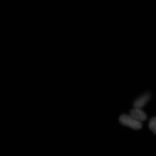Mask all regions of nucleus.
<instances>
[{"mask_svg": "<svg viewBox=\"0 0 156 156\" xmlns=\"http://www.w3.org/2000/svg\"><path fill=\"white\" fill-rule=\"evenodd\" d=\"M119 122L123 126L130 127L134 130H139L142 127V123L134 119L130 115H122L120 117Z\"/></svg>", "mask_w": 156, "mask_h": 156, "instance_id": "nucleus-1", "label": "nucleus"}, {"mask_svg": "<svg viewBox=\"0 0 156 156\" xmlns=\"http://www.w3.org/2000/svg\"><path fill=\"white\" fill-rule=\"evenodd\" d=\"M130 116L138 122H142L147 119V115L141 109L134 108L130 112Z\"/></svg>", "mask_w": 156, "mask_h": 156, "instance_id": "nucleus-2", "label": "nucleus"}, {"mask_svg": "<svg viewBox=\"0 0 156 156\" xmlns=\"http://www.w3.org/2000/svg\"><path fill=\"white\" fill-rule=\"evenodd\" d=\"M151 95L149 94H144L138 99H136L134 103V108L141 109L146 104L150 99Z\"/></svg>", "mask_w": 156, "mask_h": 156, "instance_id": "nucleus-3", "label": "nucleus"}, {"mask_svg": "<svg viewBox=\"0 0 156 156\" xmlns=\"http://www.w3.org/2000/svg\"><path fill=\"white\" fill-rule=\"evenodd\" d=\"M149 127L152 132H153L154 134H156V119L155 117H154L151 119L149 124Z\"/></svg>", "mask_w": 156, "mask_h": 156, "instance_id": "nucleus-4", "label": "nucleus"}]
</instances>
